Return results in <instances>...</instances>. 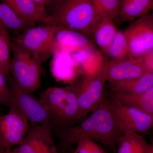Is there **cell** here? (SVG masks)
Instances as JSON below:
<instances>
[{
    "mask_svg": "<svg viewBox=\"0 0 153 153\" xmlns=\"http://www.w3.org/2000/svg\"><path fill=\"white\" fill-rule=\"evenodd\" d=\"M30 123L14 108L0 115V153L16 146L27 133Z\"/></svg>",
    "mask_w": 153,
    "mask_h": 153,
    "instance_id": "30bf717a",
    "label": "cell"
},
{
    "mask_svg": "<svg viewBox=\"0 0 153 153\" xmlns=\"http://www.w3.org/2000/svg\"><path fill=\"white\" fill-rule=\"evenodd\" d=\"M153 0H123L118 16L123 22L133 21L150 13Z\"/></svg>",
    "mask_w": 153,
    "mask_h": 153,
    "instance_id": "ffe728a7",
    "label": "cell"
},
{
    "mask_svg": "<svg viewBox=\"0 0 153 153\" xmlns=\"http://www.w3.org/2000/svg\"><path fill=\"white\" fill-rule=\"evenodd\" d=\"M124 32L132 57L140 58L153 50V14H148L132 21Z\"/></svg>",
    "mask_w": 153,
    "mask_h": 153,
    "instance_id": "ba28073f",
    "label": "cell"
},
{
    "mask_svg": "<svg viewBox=\"0 0 153 153\" xmlns=\"http://www.w3.org/2000/svg\"><path fill=\"white\" fill-rule=\"evenodd\" d=\"M11 49L13 55L10 74L13 76V83L21 90L33 93L41 86L42 63L13 41Z\"/></svg>",
    "mask_w": 153,
    "mask_h": 153,
    "instance_id": "277c9868",
    "label": "cell"
},
{
    "mask_svg": "<svg viewBox=\"0 0 153 153\" xmlns=\"http://www.w3.org/2000/svg\"><path fill=\"white\" fill-rule=\"evenodd\" d=\"M118 31L113 20H103L96 26L92 37L96 44L105 53Z\"/></svg>",
    "mask_w": 153,
    "mask_h": 153,
    "instance_id": "7402d4cb",
    "label": "cell"
},
{
    "mask_svg": "<svg viewBox=\"0 0 153 153\" xmlns=\"http://www.w3.org/2000/svg\"><path fill=\"white\" fill-rule=\"evenodd\" d=\"M91 114L76 125L63 130L60 133L62 147L67 148L79 140L91 139L117 152V143L122 134L115 123L109 102L105 101Z\"/></svg>",
    "mask_w": 153,
    "mask_h": 153,
    "instance_id": "6da1fadb",
    "label": "cell"
},
{
    "mask_svg": "<svg viewBox=\"0 0 153 153\" xmlns=\"http://www.w3.org/2000/svg\"><path fill=\"white\" fill-rule=\"evenodd\" d=\"M11 153H58L53 139L51 123L30 124L27 133Z\"/></svg>",
    "mask_w": 153,
    "mask_h": 153,
    "instance_id": "9c48e42d",
    "label": "cell"
},
{
    "mask_svg": "<svg viewBox=\"0 0 153 153\" xmlns=\"http://www.w3.org/2000/svg\"><path fill=\"white\" fill-rule=\"evenodd\" d=\"M105 59L100 68L92 74H83L79 80L77 101L83 120L103 101V90L106 81Z\"/></svg>",
    "mask_w": 153,
    "mask_h": 153,
    "instance_id": "8992f818",
    "label": "cell"
},
{
    "mask_svg": "<svg viewBox=\"0 0 153 153\" xmlns=\"http://www.w3.org/2000/svg\"><path fill=\"white\" fill-rule=\"evenodd\" d=\"M51 63V71L56 79L62 82L73 81L80 70L70 53L64 51L53 52Z\"/></svg>",
    "mask_w": 153,
    "mask_h": 153,
    "instance_id": "5bb4252c",
    "label": "cell"
},
{
    "mask_svg": "<svg viewBox=\"0 0 153 153\" xmlns=\"http://www.w3.org/2000/svg\"><path fill=\"white\" fill-rule=\"evenodd\" d=\"M10 92L7 85L6 75L0 72V102L7 106H10Z\"/></svg>",
    "mask_w": 153,
    "mask_h": 153,
    "instance_id": "4316f807",
    "label": "cell"
},
{
    "mask_svg": "<svg viewBox=\"0 0 153 153\" xmlns=\"http://www.w3.org/2000/svg\"><path fill=\"white\" fill-rule=\"evenodd\" d=\"M112 94L142 93L153 88V73L137 78L109 83Z\"/></svg>",
    "mask_w": 153,
    "mask_h": 153,
    "instance_id": "e0dca14e",
    "label": "cell"
},
{
    "mask_svg": "<svg viewBox=\"0 0 153 153\" xmlns=\"http://www.w3.org/2000/svg\"><path fill=\"white\" fill-rule=\"evenodd\" d=\"M79 80L63 87H52L39 94L52 126L62 131L83 120L77 101Z\"/></svg>",
    "mask_w": 153,
    "mask_h": 153,
    "instance_id": "7a4b0ae2",
    "label": "cell"
},
{
    "mask_svg": "<svg viewBox=\"0 0 153 153\" xmlns=\"http://www.w3.org/2000/svg\"><path fill=\"white\" fill-rule=\"evenodd\" d=\"M122 1L123 0H93L96 13L94 28L101 21L113 20L118 16Z\"/></svg>",
    "mask_w": 153,
    "mask_h": 153,
    "instance_id": "603a6c76",
    "label": "cell"
},
{
    "mask_svg": "<svg viewBox=\"0 0 153 153\" xmlns=\"http://www.w3.org/2000/svg\"><path fill=\"white\" fill-rule=\"evenodd\" d=\"M66 0H49V4L48 7L52 8V10L62 4Z\"/></svg>",
    "mask_w": 153,
    "mask_h": 153,
    "instance_id": "f546056e",
    "label": "cell"
},
{
    "mask_svg": "<svg viewBox=\"0 0 153 153\" xmlns=\"http://www.w3.org/2000/svg\"><path fill=\"white\" fill-rule=\"evenodd\" d=\"M111 98L153 116V88L142 93L112 94Z\"/></svg>",
    "mask_w": 153,
    "mask_h": 153,
    "instance_id": "ac0fdd59",
    "label": "cell"
},
{
    "mask_svg": "<svg viewBox=\"0 0 153 153\" xmlns=\"http://www.w3.org/2000/svg\"><path fill=\"white\" fill-rule=\"evenodd\" d=\"M104 53L111 60H120L130 55L128 41L124 31H117Z\"/></svg>",
    "mask_w": 153,
    "mask_h": 153,
    "instance_id": "cb8c5ba5",
    "label": "cell"
},
{
    "mask_svg": "<svg viewBox=\"0 0 153 153\" xmlns=\"http://www.w3.org/2000/svg\"><path fill=\"white\" fill-rule=\"evenodd\" d=\"M37 5L42 8L46 10L49 6V0H33Z\"/></svg>",
    "mask_w": 153,
    "mask_h": 153,
    "instance_id": "f1b7e54d",
    "label": "cell"
},
{
    "mask_svg": "<svg viewBox=\"0 0 153 153\" xmlns=\"http://www.w3.org/2000/svg\"><path fill=\"white\" fill-rule=\"evenodd\" d=\"M147 73H153V50L140 57Z\"/></svg>",
    "mask_w": 153,
    "mask_h": 153,
    "instance_id": "83f0119b",
    "label": "cell"
},
{
    "mask_svg": "<svg viewBox=\"0 0 153 153\" xmlns=\"http://www.w3.org/2000/svg\"><path fill=\"white\" fill-rule=\"evenodd\" d=\"M57 28V26L47 24L33 26L13 41L42 64L52 55Z\"/></svg>",
    "mask_w": 153,
    "mask_h": 153,
    "instance_id": "5b68a950",
    "label": "cell"
},
{
    "mask_svg": "<svg viewBox=\"0 0 153 153\" xmlns=\"http://www.w3.org/2000/svg\"><path fill=\"white\" fill-rule=\"evenodd\" d=\"M10 89L9 107L16 109L30 124H42L50 122L49 114L39 100L34 97L31 93L19 89L13 83Z\"/></svg>",
    "mask_w": 153,
    "mask_h": 153,
    "instance_id": "8fae6325",
    "label": "cell"
},
{
    "mask_svg": "<svg viewBox=\"0 0 153 153\" xmlns=\"http://www.w3.org/2000/svg\"><path fill=\"white\" fill-rule=\"evenodd\" d=\"M147 153H153V146L152 145H151L150 146L149 149L148 150Z\"/></svg>",
    "mask_w": 153,
    "mask_h": 153,
    "instance_id": "4dcf8cb0",
    "label": "cell"
},
{
    "mask_svg": "<svg viewBox=\"0 0 153 153\" xmlns=\"http://www.w3.org/2000/svg\"><path fill=\"white\" fill-rule=\"evenodd\" d=\"M12 41L9 32L0 25V72L10 74Z\"/></svg>",
    "mask_w": 153,
    "mask_h": 153,
    "instance_id": "d4e9b609",
    "label": "cell"
},
{
    "mask_svg": "<svg viewBox=\"0 0 153 153\" xmlns=\"http://www.w3.org/2000/svg\"><path fill=\"white\" fill-rule=\"evenodd\" d=\"M19 16L33 25L43 22L47 16L45 9L38 6L33 0H1Z\"/></svg>",
    "mask_w": 153,
    "mask_h": 153,
    "instance_id": "9a60e30c",
    "label": "cell"
},
{
    "mask_svg": "<svg viewBox=\"0 0 153 153\" xmlns=\"http://www.w3.org/2000/svg\"><path fill=\"white\" fill-rule=\"evenodd\" d=\"M70 53L79 70L82 71V74H92L95 72L106 59L94 47Z\"/></svg>",
    "mask_w": 153,
    "mask_h": 153,
    "instance_id": "2e32d148",
    "label": "cell"
},
{
    "mask_svg": "<svg viewBox=\"0 0 153 153\" xmlns=\"http://www.w3.org/2000/svg\"><path fill=\"white\" fill-rule=\"evenodd\" d=\"M95 19L93 0H66L47 14L42 23L74 30L90 38Z\"/></svg>",
    "mask_w": 153,
    "mask_h": 153,
    "instance_id": "3957f363",
    "label": "cell"
},
{
    "mask_svg": "<svg viewBox=\"0 0 153 153\" xmlns=\"http://www.w3.org/2000/svg\"><path fill=\"white\" fill-rule=\"evenodd\" d=\"M76 144V147L73 153H107L95 141L91 139H82Z\"/></svg>",
    "mask_w": 153,
    "mask_h": 153,
    "instance_id": "484cf974",
    "label": "cell"
},
{
    "mask_svg": "<svg viewBox=\"0 0 153 153\" xmlns=\"http://www.w3.org/2000/svg\"><path fill=\"white\" fill-rule=\"evenodd\" d=\"M93 47L92 41L85 35L74 30L57 27L54 36L53 53L57 51L71 53Z\"/></svg>",
    "mask_w": 153,
    "mask_h": 153,
    "instance_id": "4fadbf2b",
    "label": "cell"
},
{
    "mask_svg": "<svg viewBox=\"0 0 153 153\" xmlns=\"http://www.w3.org/2000/svg\"><path fill=\"white\" fill-rule=\"evenodd\" d=\"M4 153H11V149H7V150H6L5 152Z\"/></svg>",
    "mask_w": 153,
    "mask_h": 153,
    "instance_id": "1f68e13d",
    "label": "cell"
},
{
    "mask_svg": "<svg viewBox=\"0 0 153 153\" xmlns=\"http://www.w3.org/2000/svg\"><path fill=\"white\" fill-rule=\"evenodd\" d=\"M109 105L116 125L121 132L146 133L152 127L153 116L113 99Z\"/></svg>",
    "mask_w": 153,
    "mask_h": 153,
    "instance_id": "52a82bcc",
    "label": "cell"
},
{
    "mask_svg": "<svg viewBox=\"0 0 153 153\" xmlns=\"http://www.w3.org/2000/svg\"><path fill=\"white\" fill-rule=\"evenodd\" d=\"M151 144L147 142L144 136L138 133H123L118 141L117 153H147Z\"/></svg>",
    "mask_w": 153,
    "mask_h": 153,
    "instance_id": "d6986e66",
    "label": "cell"
},
{
    "mask_svg": "<svg viewBox=\"0 0 153 153\" xmlns=\"http://www.w3.org/2000/svg\"><path fill=\"white\" fill-rule=\"evenodd\" d=\"M147 73L140 58L130 55L118 60H107L106 66V81L114 83L137 78Z\"/></svg>",
    "mask_w": 153,
    "mask_h": 153,
    "instance_id": "7c38bea8",
    "label": "cell"
},
{
    "mask_svg": "<svg viewBox=\"0 0 153 153\" xmlns=\"http://www.w3.org/2000/svg\"><path fill=\"white\" fill-rule=\"evenodd\" d=\"M0 25L8 31L21 34L30 27L35 26L21 18L9 6L0 3Z\"/></svg>",
    "mask_w": 153,
    "mask_h": 153,
    "instance_id": "44dd1931",
    "label": "cell"
}]
</instances>
